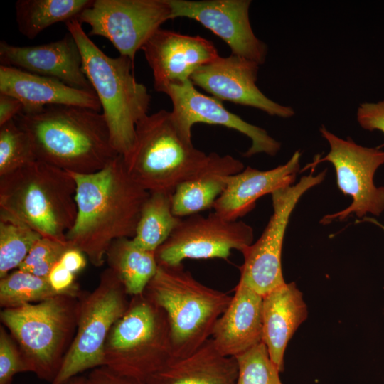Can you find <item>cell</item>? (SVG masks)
Returning <instances> with one entry per match:
<instances>
[{
  "instance_id": "cell-12",
  "label": "cell",
  "mask_w": 384,
  "mask_h": 384,
  "mask_svg": "<svg viewBox=\"0 0 384 384\" xmlns=\"http://www.w3.org/2000/svg\"><path fill=\"white\" fill-rule=\"evenodd\" d=\"M168 0H94L77 17L90 26V36L108 39L132 62L148 39L171 20Z\"/></svg>"
},
{
  "instance_id": "cell-28",
  "label": "cell",
  "mask_w": 384,
  "mask_h": 384,
  "mask_svg": "<svg viewBox=\"0 0 384 384\" xmlns=\"http://www.w3.org/2000/svg\"><path fill=\"white\" fill-rule=\"evenodd\" d=\"M59 294L47 278L18 269L0 278V306L14 308L26 304L38 303Z\"/></svg>"
},
{
  "instance_id": "cell-31",
  "label": "cell",
  "mask_w": 384,
  "mask_h": 384,
  "mask_svg": "<svg viewBox=\"0 0 384 384\" xmlns=\"http://www.w3.org/2000/svg\"><path fill=\"white\" fill-rule=\"evenodd\" d=\"M235 358L238 368L235 384H282L280 371L263 342Z\"/></svg>"
},
{
  "instance_id": "cell-17",
  "label": "cell",
  "mask_w": 384,
  "mask_h": 384,
  "mask_svg": "<svg viewBox=\"0 0 384 384\" xmlns=\"http://www.w3.org/2000/svg\"><path fill=\"white\" fill-rule=\"evenodd\" d=\"M141 50L152 70L155 90L163 93L169 86L190 80L196 70L220 56L206 38L161 28Z\"/></svg>"
},
{
  "instance_id": "cell-19",
  "label": "cell",
  "mask_w": 384,
  "mask_h": 384,
  "mask_svg": "<svg viewBox=\"0 0 384 384\" xmlns=\"http://www.w3.org/2000/svg\"><path fill=\"white\" fill-rule=\"evenodd\" d=\"M300 156L297 151L286 164L274 169L260 171L248 166L228 176L226 186L213 205L214 213L228 220H238L255 208L257 199L294 183Z\"/></svg>"
},
{
  "instance_id": "cell-4",
  "label": "cell",
  "mask_w": 384,
  "mask_h": 384,
  "mask_svg": "<svg viewBox=\"0 0 384 384\" xmlns=\"http://www.w3.org/2000/svg\"><path fill=\"white\" fill-rule=\"evenodd\" d=\"M65 26L80 49L84 73L100 102L112 146L124 156L134 144L137 124L148 115L151 95L137 81L134 62L129 58L106 55L77 18L67 21Z\"/></svg>"
},
{
  "instance_id": "cell-9",
  "label": "cell",
  "mask_w": 384,
  "mask_h": 384,
  "mask_svg": "<svg viewBox=\"0 0 384 384\" xmlns=\"http://www.w3.org/2000/svg\"><path fill=\"white\" fill-rule=\"evenodd\" d=\"M127 293L107 267L90 292H83L77 331L60 369L50 384H64L82 372L104 366L108 334L128 308Z\"/></svg>"
},
{
  "instance_id": "cell-40",
  "label": "cell",
  "mask_w": 384,
  "mask_h": 384,
  "mask_svg": "<svg viewBox=\"0 0 384 384\" xmlns=\"http://www.w3.org/2000/svg\"><path fill=\"white\" fill-rule=\"evenodd\" d=\"M365 221L370 222L373 224H375L376 225H378L380 228H383L384 230V225L380 224L379 222H378L375 219L373 218L366 217L364 218Z\"/></svg>"
},
{
  "instance_id": "cell-24",
  "label": "cell",
  "mask_w": 384,
  "mask_h": 384,
  "mask_svg": "<svg viewBox=\"0 0 384 384\" xmlns=\"http://www.w3.org/2000/svg\"><path fill=\"white\" fill-rule=\"evenodd\" d=\"M238 373L235 358L222 355L209 338L191 355L173 358L144 384H235Z\"/></svg>"
},
{
  "instance_id": "cell-13",
  "label": "cell",
  "mask_w": 384,
  "mask_h": 384,
  "mask_svg": "<svg viewBox=\"0 0 384 384\" xmlns=\"http://www.w3.org/2000/svg\"><path fill=\"white\" fill-rule=\"evenodd\" d=\"M252 227L242 220H225L215 213L181 219L156 250L158 265L174 266L186 259L227 260L233 250L242 252L253 242Z\"/></svg>"
},
{
  "instance_id": "cell-30",
  "label": "cell",
  "mask_w": 384,
  "mask_h": 384,
  "mask_svg": "<svg viewBox=\"0 0 384 384\" xmlns=\"http://www.w3.org/2000/svg\"><path fill=\"white\" fill-rule=\"evenodd\" d=\"M36 160L28 135L14 119L0 126V177Z\"/></svg>"
},
{
  "instance_id": "cell-16",
  "label": "cell",
  "mask_w": 384,
  "mask_h": 384,
  "mask_svg": "<svg viewBox=\"0 0 384 384\" xmlns=\"http://www.w3.org/2000/svg\"><path fill=\"white\" fill-rule=\"evenodd\" d=\"M259 67L257 63L239 55L219 56L196 70L190 80L221 102L252 107L281 118L294 116L292 107L268 98L257 86Z\"/></svg>"
},
{
  "instance_id": "cell-32",
  "label": "cell",
  "mask_w": 384,
  "mask_h": 384,
  "mask_svg": "<svg viewBox=\"0 0 384 384\" xmlns=\"http://www.w3.org/2000/svg\"><path fill=\"white\" fill-rule=\"evenodd\" d=\"M70 247L68 242L41 237L33 245L18 270L47 278L52 267Z\"/></svg>"
},
{
  "instance_id": "cell-27",
  "label": "cell",
  "mask_w": 384,
  "mask_h": 384,
  "mask_svg": "<svg viewBox=\"0 0 384 384\" xmlns=\"http://www.w3.org/2000/svg\"><path fill=\"white\" fill-rule=\"evenodd\" d=\"M171 195L167 192L149 193L132 238L139 247L156 252L180 223L182 218L172 210Z\"/></svg>"
},
{
  "instance_id": "cell-2",
  "label": "cell",
  "mask_w": 384,
  "mask_h": 384,
  "mask_svg": "<svg viewBox=\"0 0 384 384\" xmlns=\"http://www.w3.org/2000/svg\"><path fill=\"white\" fill-rule=\"evenodd\" d=\"M14 120L28 135L36 160L81 174L95 173L118 154L100 112L54 105Z\"/></svg>"
},
{
  "instance_id": "cell-3",
  "label": "cell",
  "mask_w": 384,
  "mask_h": 384,
  "mask_svg": "<svg viewBox=\"0 0 384 384\" xmlns=\"http://www.w3.org/2000/svg\"><path fill=\"white\" fill-rule=\"evenodd\" d=\"M75 192L70 172L36 160L0 177V216L20 221L42 237L67 242L77 215Z\"/></svg>"
},
{
  "instance_id": "cell-15",
  "label": "cell",
  "mask_w": 384,
  "mask_h": 384,
  "mask_svg": "<svg viewBox=\"0 0 384 384\" xmlns=\"http://www.w3.org/2000/svg\"><path fill=\"white\" fill-rule=\"evenodd\" d=\"M164 94L171 100L174 122L181 134L192 140L191 129L195 124L221 125L238 131L252 141L243 156L250 157L260 153L275 156L280 143L264 129L248 123L228 111L221 101L203 95L188 80L183 83L169 86Z\"/></svg>"
},
{
  "instance_id": "cell-21",
  "label": "cell",
  "mask_w": 384,
  "mask_h": 384,
  "mask_svg": "<svg viewBox=\"0 0 384 384\" xmlns=\"http://www.w3.org/2000/svg\"><path fill=\"white\" fill-rule=\"evenodd\" d=\"M262 296L238 282L210 336L218 352L235 358L262 342Z\"/></svg>"
},
{
  "instance_id": "cell-14",
  "label": "cell",
  "mask_w": 384,
  "mask_h": 384,
  "mask_svg": "<svg viewBox=\"0 0 384 384\" xmlns=\"http://www.w3.org/2000/svg\"><path fill=\"white\" fill-rule=\"evenodd\" d=\"M171 20L191 18L223 40L231 54L262 65L267 46L254 33L249 17L250 0H168Z\"/></svg>"
},
{
  "instance_id": "cell-36",
  "label": "cell",
  "mask_w": 384,
  "mask_h": 384,
  "mask_svg": "<svg viewBox=\"0 0 384 384\" xmlns=\"http://www.w3.org/2000/svg\"><path fill=\"white\" fill-rule=\"evenodd\" d=\"M88 378L92 384H144V382L116 373L105 366L92 369Z\"/></svg>"
},
{
  "instance_id": "cell-37",
  "label": "cell",
  "mask_w": 384,
  "mask_h": 384,
  "mask_svg": "<svg viewBox=\"0 0 384 384\" xmlns=\"http://www.w3.org/2000/svg\"><path fill=\"white\" fill-rule=\"evenodd\" d=\"M23 112V105L17 98L0 93V126L14 119Z\"/></svg>"
},
{
  "instance_id": "cell-25",
  "label": "cell",
  "mask_w": 384,
  "mask_h": 384,
  "mask_svg": "<svg viewBox=\"0 0 384 384\" xmlns=\"http://www.w3.org/2000/svg\"><path fill=\"white\" fill-rule=\"evenodd\" d=\"M105 261L132 297L144 293L158 269L155 252L139 247L132 238L113 241Z\"/></svg>"
},
{
  "instance_id": "cell-7",
  "label": "cell",
  "mask_w": 384,
  "mask_h": 384,
  "mask_svg": "<svg viewBox=\"0 0 384 384\" xmlns=\"http://www.w3.org/2000/svg\"><path fill=\"white\" fill-rule=\"evenodd\" d=\"M208 156L181 134L171 112L161 110L138 122L134 144L122 157L129 175L145 190L172 193L203 169Z\"/></svg>"
},
{
  "instance_id": "cell-26",
  "label": "cell",
  "mask_w": 384,
  "mask_h": 384,
  "mask_svg": "<svg viewBox=\"0 0 384 384\" xmlns=\"http://www.w3.org/2000/svg\"><path fill=\"white\" fill-rule=\"evenodd\" d=\"M94 0H18L16 21L19 32L35 38L48 27L58 22L77 18Z\"/></svg>"
},
{
  "instance_id": "cell-5",
  "label": "cell",
  "mask_w": 384,
  "mask_h": 384,
  "mask_svg": "<svg viewBox=\"0 0 384 384\" xmlns=\"http://www.w3.org/2000/svg\"><path fill=\"white\" fill-rule=\"evenodd\" d=\"M82 293L1 311V324L17 343L28 372L50 383L55 378L77 331Z\"/></svg>"
},
{
  "instance_id": "cell-23",
  "label": "cell",
  "mask_w": 384,
  "mask_h": 384,
  "mask_svg": "<svg viewBox=\"0 0 384 384\" xmlns=\"http://www.w3.org/2000/svg\"><path fill=\"white\" fill-rule=\"evenodd\" d=\"M203 169L180 183L171 195L174 214L182 218L213 208L226 186L228 176L244 169L242 162L230 155L211 152Z\"/></svg>"
},
{
  "instance_id": "cell-20",
  "label": "cell",
  "mask_w": 384,
  "mask_h": 384,
  "mask_svg": "<svg viewBox=\"0 0 384 384\" xmlns=\"http://www.w3.org/2000/svg\"><path fill=\"white\" fill-rule=\"evenodd\" d=\"M0 93L13 96L23 105L22 113L30 114L54 105L102 110L95 92L73 87L53 78L0 65Z\"/></svg>"
},
{
  "instance_id": "cell-8",
  "label": "cell",
  "mask_w": 384,
  "mask_h": 384,
  "mask_svg": "<svg viewBox=\"0 0 384 384\" xmlns=\"http://www.w3.org/2000/svg\"><path fill=\"white\" fill-rule=\"evenodd\" d=\"M173 359L165 311L144 293L132 296L112 326L104 348V366L144 382Z\"/></svg>"
},
{
  "instance_id": "cell-22",
  "label": "cell",
  "mask_w": 384,
  "mask_h": 384,
  "mask_svg": "<svg viewBox=\"0 0 384 384\" xmlns=\"http://www.w3.org/2000/svg\"><path fill=\"white\" fill-rule=\"evenodd\" d=\"M262 342L281 373L287 346L306 319L307 306L296 284L285 283L262 297Z\"/></svg>"
},
{
  "instance_id": "cell-6",
  "label": "cell",
  "mask_w": 384,
  "mask_h": 384,
  "mask_svg": "<svg viewBox=\"0 0 384 384\" xmlns=\"http://www.w3.org/2000/svg\"><path fill=\"white\" fill-rule=\"evenodd\" d=\"M144 293L166 314L173 358L191 355L210 338L217 320L232 299L199 282L183 264L158 265Z\"/></svg>"
},
{
  "instance_id": "cell-39",
  "label": "cell",
  "mask_w": 384,
  "mask_h": 384,
  "mask_svg": "<svg viewBox=\"0 0 384 384\" xmlns=\"http://www.w3.org/2000/svg\"><path fill=\"white\" fill-rule=\"evenodd\" d=\"M64 384H92L88 376L77 375Z\"/></svg>"
},
{
  "instance_id": "cell-34",
  "label": "cell",
  "mask_w": 384,
  "mask_h": 384,
  "mask_svg": "<svg viewBox=\"0 0 384 384\" xmlns=\"http://www.w3.org/2000/svg\"><path fill=\"white\" fill-rule=\"evenodd\" d=\"M356 118L363 129L379 130L384 134V100L361 104L357 110Z\"/></svg>"
},
{
  "instance_id": "cell-11",
  "label": "cell",
  "mask_w": 384,
  "mask_h": 384,
  "mask_svg": "<svg viewBox=\"0 0 384 384\" xmlns=\"http://www.w3.org/2000/svg\"><path fill=\"white\" fill-rule=\"evenodd\" d=\"M325 175L326 171L316 176H304L295 185L271 193L273 213L259 239L241 252L244 262L240 267L239 282L262 297L286 283L282 269V251L289 218L302 195L321 183Z\"/></svg>"
},
{
  "instance_id": "cell-1",
  "label": "cell",
  "mask_w": 384,
  "mask_h": 384,
  "mask_svg": "<svg viewBox=\"0 0 384 384\" xmlns=\"http://www.w3.org/2000/svg\"><path fill=\"white\" fill-rule=\"evenodd\" d=\"M70 173L76 183L77 215L66 241L101 267L113 241L134 236L149 192L132 178L121 155L95 173Z\"/></svg>"
},
{
  "instance_id": "cell-33",
  "label": "cell",
  "mask_w": 384,
  "mask_h": 384,
  "mask_svg": "<svg viewBox=\"0 0 384 384\" xmlns=\"http://www.w3.org/2000/svg\"><path fill=\"white\" fill-rule=\"evenodd\" d=\"M28 372L18 346L9 331L0 326V384H12L18 373Z\"/></svg>"
},
{
  "instance_id": "cell-35",
  "label": "cell",
  "mask_w": 384,
  "mask_h": 384,
  "mask_svg": "<svg viewBox=\"0 0 384 384\" xmlns=\"http://www.w3.org/2000/svg\"><path fill=\"white\" fill-rule=\"evenodd\" d=\"M47 279L51 287L58 294L80 290L75 282V274L67 270L60 261L52 267Z\"/></svg>"
},
{
  "instance_id": "cell-10",
  "label": "cell",
  "mask_w": 384,
  "mask_h": 384,
  "mask_svg": "<svg viewBox=\"0 0 384 384\" xmlns=\"http://www.w3.org/2000/svg\"><path fill=\"white\" fill-rule=\"evenodd\" d=\"M319 131L329 144V152L324 157L315 159L304 170L314 169L324 161L330 162L336 171L338 188L352 199L348 207L325 215L321 223L343 220L351 213L360 218L368 213L378 216L384 210V186L376 187L373 177L378 168L384 164V151L362 146L350 138H339L324 125Z\"/></svg>"
},
{
  "instance_id": "cell-38",
  "label": "cell",
  "mask_w": 384,
  "mask_h": 384,
  "mask_svg": "<svg viewBox=\"0 0 384 384\" xmlns=\"http://www.w3.org/2000/svg\"><path fill=\"white\" fill-rule=\"evenodd\" d=\"M60 262L67 270L75 274L85 268L87 260L82 251L70 247L63 254Z\"/></svg>"
},
{
  "instance_id": "cell-18",
  "label": "cell",
  "mask_w": 384,
  "mask_h": 384,
  "mask_svg": "<svg viewBox=\"0 0 384 384\" xmlns=\"http://www.w3.org/2000/svg\"><path fill=\"white\" fill-rule=\"evenodd\" d=\"M1 65L58 79L82 90L94 92L83 70L82 58L75 39L68 32L63 38L31 46L0 42Z\"/></svg>"
},
{
  "instance_id": "cell-29",
  "label": "cell",
  "mask_w": 384,
  "mask_h": 384,
  "mask_svg": "<svg viewBox=\"0 0 384 384\" xmlns=\"http://www.w3.org/2000/svg\"><path fill=\"white\" fill-rule=\"evenodd\" d=\"M41 237L27 225L0 216V278L18 268Z\"/></svg>"
}]
</instances>
